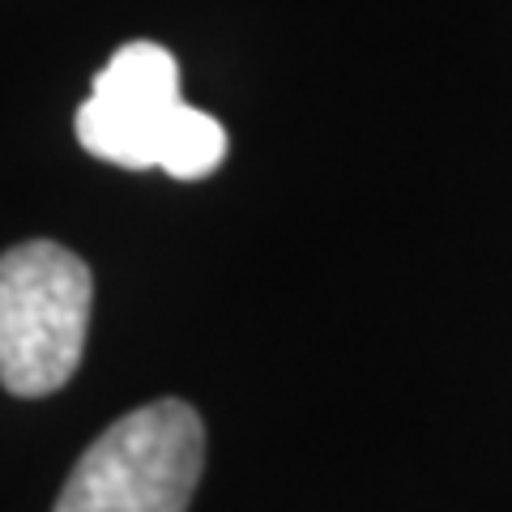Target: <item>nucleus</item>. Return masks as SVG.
I'll return each mask as SVG.
<instances>
[{
    "mask_svg": "<svg viewBox=\"0 0 512 512\" xmlns=\"http://www.w3.org/2000/svg\"><path fill=\"white\" fill-rule=\"evenodd\" d=\"M77 141L111 167H158L175 180H205L227 158V128L180 99V64L150 39L124 43L103 64L77 107Z\"/></svg>",
    "mask_w": 512,
    "mask_h": 512,
    "instance_id": "nucleus-1",
    "label": "nucleus"
},
{
    "mask_svg": "<svg viewBox=\"0 0 512 512\" xmlns=\"http://www.w3.org/2000/svg\"><path fill=\"white\" fill-rule=\"evenodd\" d=\"M94 278L82 256L30 239L0 256V384L47 397L73 380L90 338Z\"/></svg>",
    "mask_w": 512,
    "mask_h": 512,
    "instance_id": "nucleus-2",
    "label": "nucleus"
},
{
    "mask_svg": "<svg viewBox=\"0 0 512 512\" xmlns=\"http://www.w3.org/2000/svg\"><path fill=\"white\" fill-rule=\"evenodd\" d=\"M205 466V427L188 402H150L116 419L64 483L52 512H188Z\"/></svg>",
    "mask_w": 512,
    "mask_h": 512,
    "instance_id": "nucleus-3",
    "label": "nucleus"
}]
</instances>
